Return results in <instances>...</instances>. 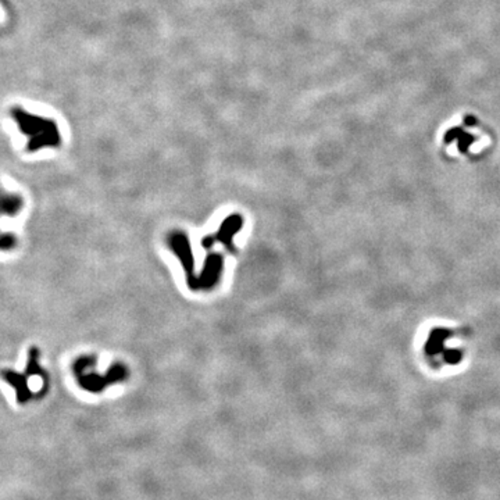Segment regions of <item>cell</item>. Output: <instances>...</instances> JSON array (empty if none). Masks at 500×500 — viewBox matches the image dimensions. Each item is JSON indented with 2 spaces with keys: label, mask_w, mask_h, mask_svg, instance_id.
I'll return each instance as SVG.
<instances>
[]
</instances>
